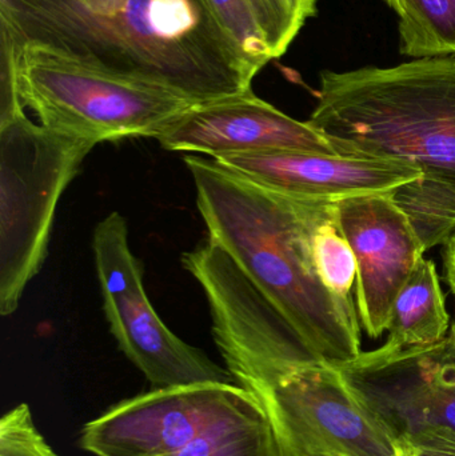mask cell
Listing matches in <instances>:
<instances>
[{
	"mask_svg": "<svg viewBox=\"0 0 455 456\" xmlns=\"http://www.w3.org/2000/svg\"><path fill=\"white\" fill-rule=\"evenodd\" d=\"M294 456H408L330 363L301 367L256 396Z\"/></svg>",
	"mask_w": 455,
	"mask_h": 456,
	"instance_id": "ba28073f",
	"label": "cell"
},
{
	"mask_svg": "<svg viewBox=\"0 0 455 456\" xmlns=\"http://www.w3.org/2000/svg\"><path fill=\"white\" fill-rule=\"evenodd\" d=\"M313 255L321 281L334 294L353 297L357 279V262L349 241L345 238L336 206L317 202L312 228Z\"/></svg>",
	"mask_w": 455,
	"mask_h": 456,
	"instance_id": "ac0fdd59",
	"label": "cell"
},
{
	"mask_svg": "<svg viewBox=\"0 0 455 456\" xmlns=\"http://www.w3.org/2000/svg\"><path fill=\"white\" fill-rule=\"evenodd\" d=\"M334 206L357 262L361 324L371 339H377L387 331L395 297L425 249L390 192L346 198Z\"/></svg>",
	"mask_w": 455,
	"mask_h": 456,
	"instance_id": "30bf717a",
	"label": "cell"
},
{
	"mask_svg": "<svg viewBox=\"0 0 455 456\" xmlns=\"http://www.w3.org/2000/svg\"><path fill=\"white\" fill-rule=\"evenodd\" d=\"M443 265H445L446 281L455 297V233L445 244Z\"/></svg>",
	"mask_w": 455,
	"mask_h": 456,
	"instance_id": "603a6c76",
	"label": "cell"
},
{
	"mask_svg": "<svg viewBox=\"0 0 455 456\" xmlns=\"http://www.w3.org/2000/svg\"><path fill=\"white\" fill-rule=\"evenodd\" d=\"M0 40L158 86L199 104L258 75L207 0H0Z\"/></svg>",
	"mask_w": 455,
	"mask_h": 456,
	"instance_id": "6da1fadb",
	"label": "cell"
},
{
	"mask_svg": "<svg viewBox=\"0 0 455 456\" xmlns=\"http://www.w3.org/2000/svg\"><path fill=\"white\" fill-rule=\"evenodd\" d=\"M400 19V51L414 59L455 56V0H385Z\"/></svg>",
	"mask_w": 455,
	"mask_h": 456,
	"instance_id": "e0dca14e",
	"label": "cell"
},
{
	"mask_svg": "<svg viewBox=\"0 0 455 456\" xmlns=\"http://www.w3.org/2000/svg\"><path fill=\"white\" fill-rule=\"evenodd\" d=\"M366 409L405 449L455 447V345L381 348L336 366Z\"/></svg>",
	"mask_w": 455,
	"mask_h": 456,
	"instance_id": "52a82bcc",
	"label": "cell"
},
{
	"mask_svg": "<svg viewBox=\"0 0 455 456\" xmlns=\"http://www.w3.org/2000/svg\"><path fill=\"white\" fill-rule=\"evenodd\" d=\"M307 122L342 157L397 159L455 187V56L321 72Z\"/></svg>",
	"mask_w": 455,
	"mask_h": 456,
	"instance_id": "3957f363",
	"label": "cell"
},
{
	"mask_svg": "<svg viewBox=\"0 0 455 456\" xmlns=\"http://www.w3.org/2000/svg\"><path fill=\"white\" fill-rule=\"evenodd\" d=\"M237 383L154 388L91 420L79 444L96 456H171L223 418L256 403Z\"/></svg>",
	"mask_w": 455,
	"mask_h": 456,
	"instance_id": "9c48e42d",
	"label": "cell"
},
{
	"mask_svg": "<svg viewBox=\"0 0 455 456\" xmlns=\"http://www.w3.org/2000/svg\"><path fill=\"white\" fill-rule=\"evenodd\" d=\"M171 456H294L259 402L211 426Z\"/></svg>",
	"mask_w": 455,
	"mask_h": 456,
	"instance_id": "9a60e30c",
	"label": "cell"
},
{
	"mask_svg": "<svg viewBox=\"0 0 455 456\" xmlns=\"http://www.w3.org/2000/svg\"><path fill=\"white\" fill-rule=\"evenodd\" d=\"M414 456H455V447H421V449H409Z\"/></svg>",
	"mask_w": 455,
	"mask_h": 456,
	"instance_id": "d4e9b609",
	"label": "cell"
},
{
	"mask_svg": "<svg viewBox=\"0 0 455 456\" xmlns=\"http://www.w3.org/2000/svg\"><path fill=\"white\" fill-rule=\"evenodd\" d=\"M103 310L120 350L154 388L237 383L229 370L167 329L150 303L143 283L103 297Z\"/></svg>",
	"mask_w": 455,
	"mask_h": 456,
	"instance_id": "4fadbf2b",
	"label": "cell"
},
{
	"mask_svg": "<svg viewBox=\"0 0 455 456\" xmlns=\"http://www.w3.org/2000/svg\"><path fill=\"white\" fill-rule=\"evenodd\" d=\"M425 252L446 244L455 233V187L422 173L390 192Z\"/></svg>",
	"mask_w": 455,
	"mask_h": 456,
	"instance_id": "2e32d148",
	"label": "cell"
},
{
	"mask_svg": "<svg viewBox=\"0 0 455 456\" xmlns=\"http://www.w3.org/2000/svg\"><path fill=\"white\" fill-rule=\"evenodd\" d=\"M291 7L296 11L297 15L306 21L307 19L313 18L317 13L318 0H288Z\"/></svg>",
	"mask_w": 455,
	"mask_h": 456,
	"instance_id": "cb8c5ba5",
	"label": "cell"
},
{
	"mask_svg": "<svg viewBox=\"0 0 455 456\" xmlns=\"http://www.w3.org/2000/svg\"><path fill=\"white\" fill-rule=\"evenodd\" d=\"M93 142L37 125L0 123V314L15 313L47 256L56 206Z\"/></svg>",
	"mask_w": 455,
	"mask_h": 456,
	"instance_id": "5b68a950",
	"label": "cell"
},
{
	"mask_svg": "<svg viewBox=\"0 0 455 456\" xmlns=\"http://www.w3.org/2000/svg\"><path fill=\"white\" fill-rule=\"evenodd\" d=\"M93 248L102 297L143 283L141 260L128 246L127 222L118 211L99 222L93 231Z\"/></svg>",
	"mask_w": 455,
	"mask_h": 456,
	"instance_id": "d6986e66",
	"label": "cell"
},
{
	"mask_svg": "<svg viewBox=\"0 0 455 456\" xmlns=\"http://www.w3.org/2000/svg\"><path fill=\"white\" fill-rule=\"evenodd\" d=\"M240 178L283 197L338 202L387 194L422 171L397 159L342 157L306 151H267L213 158Z\"/></svg>",
	"mask_w": 455,
	"mask_h": 456,
	"instance_id": "7c38bea8",
	"label": "cell"
},
{
	"mask_svg": "<svg viewBox=\"0 0 455 456\" xmlns=\"http://www.w3.org/2000/svg\"><path fill=\"white\" fill-rule=\"evenodd\" d=\"M207 2L222 28L245 53L248 61L261 71L272 58L248 0H207Z\"/></svg>",
	"mask_w": 455,
	"mask_h": 456,
	"instance_id": "ffe728a7",
	"label": "cell"
},
{
	"mask_svg": "<svg viewBox=\"0 0 455 456\" xmlns=\"http://www.w3.org/2000/svg\"><path fill=\"white\" fill-rule=\"evenodd\" d=\"M208 239L218 243L272 300L326 363L360 356L361 324L353 297L321 281L312 246L315 200L262 189L213 158L186 154Z\"/></svg>",
	"mask_w": 455,
	"mask_h": 456,
	"instance_id": "7a4b0ae2",
	"label": "cell"
},
{
	"mask_svg": "<svg viewBox=\"0 0 455 456\" xmlns=\"http://www.w3.org/2000/svg\"><path fill=\"white\" fill-rule=\"evenodd\" d=\"M451 319L437 268L422 257L395 297L387 324V346L411 347L441 342L448 337Z\"/></svg>",
	"mask_w": 455,
	"mask_h": 456,
	"instance_id": "5bb4252c",
	"label": "cell"
},
{
	"mask_svg": "<svg viewBox=\"0 0 455 456\" xmlns=\"http://www.w3.org/2000/svg\"><path fill=\"white\" fill-rule=\"evenodd\" d=\"M15 69L24 109L40 125L95 144L157 139L195 106L183 96L77 63L40 45L12 48L0 40Z\"/></svg>",
	"mask_w": 455,
	"mask_h": 456,
	"instance_id": "277c9868",
	"label": "cell"
},
{
	"mask_svg": "<svg viewBox=\"0 0 455 456\" xmlns=\"http://www.w3.org/2000/svg\"><path fill=\"white\" fill-rule=\"evenodd\" d=\"M202 286L213 337L237 385L254 396L288 372L326 363L272 300L215 241L182 255Z\"/></svg>",
	"mask_w": 455,
	"mask_h": 456,
	"instance_id": "8992f818",
	"label": "cell"
},
{
	"mask_svg": "<svg viewBox=\"0 0 455 456\" xmlns=\"http://www.w3.org/2000/svg\"><path fill=\"white\" fill-rule=\"evenodd\" d=\"M408 456H414L413 454H411L410 450H409V455Z\"/></svg>",
	"mask_w": 455,
	"mask_h": 456,
	"instance_id": "4316f807",
	"label": "cell"
},
{
	"mask_svg": "<svg viewBox=\"0 0 455 456\" xmlns=\"http://www.w3.org/2000/svg\"><path fill=\"white\" fill-rule=\"evenodd\" d=\"M449 338H451V339L453 340V343L455 345V322L453 324H451V332H449Z\"/></svg>",
	"mask_w": 455,
	"mask_h": 456,
	"instance_id": "484cf974",
	"label": "cell"
},
{
	"mask_svg": "<svg viewBox=\"0 0 455 456\" xmlns=\"http://www.w3.org/2000/svg\"><path fill=\"white\" fill-rule=\"evenodd\" d=\"M272 59L280 58L301 31L305 21L288 0H248Z\"/></svg>",
	"mask_w": 455,
	"mask_h": 456,
	"instance_id": "44dd1931",
	"label": "cell"
},
{
	"mask_svg": "<svg viewBox=\"0 0 455 456\" xmlns=\"http://www.w3.org/2000/svg\"><path fill=\"white\" fill-rule=\"evenodd\" d=\"M0 456H59L39 433L31 410L18 404L0 419Z\"/></svg>",
	"mask_w": 455,
	"mask_h": 456,
	"instance_id": "7402d4cb",
	"label": "cell"
},
{
	"mask_svg": "<svg viewBox=\"0 0 455 456\" xmlns=\"http://www.w3.org/2000/svg\"><path fill=\"white\" fill-rule=\"evenodd\" d=\"M157 141L167 151L210 158L267 151L339 155L309 122L283 114L253 91L192 107Z\"/></svg>",
	"mask_w": 455,
	"mask_h": 456,
	"instance_id": "8fae6325",
	"label": "cell"
}]
</instances>
